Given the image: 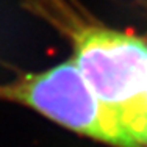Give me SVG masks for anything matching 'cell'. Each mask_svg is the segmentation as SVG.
<instances>
[{"mask_svg": "<svg viewBox=\"0 0 147 147\" xmlns=\"http://www.w3.org/2000/svg\"><path fill=\"white\" fill-rule=\"evenodd\" d=\"M0 100L30 107L63 127L97 141L116 147H139L110 119L74 59L2 83Z\"/></svg>", "mask_w": 147, "mask_h": 147, "instance_id": "6da1fadb", "label": "cell"}]
</instances>
